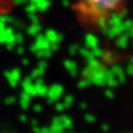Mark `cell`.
Wrapping results in <instances>:
<instances>
[{"instance_id": "cell-1", "label": "cell", "mask_w": 133, "mask_h": 133, "mask_svg": "<svg viewBox=\"0 0 133 133\" xmlns=\"http://www.w3.org/2000/svg\"><path fill=\"white\" fill-rule=\"evenodd\" d=\"M128 0H73L71 11L79 26L89 32H99L127 9Z\"/></svg>"}, {"instance_id": "cell-2", "label": "cell", "mask_w": 133, "mask_h": 133, "mask_svg": "<svg viewBox=\"0 0 133 133\" xmlns=\"http://www.w3.org/2000/svg\"><path fill=\"white\" fill-rule=\"evenodd\" d=\"M16 0H0V17L7 16L14 10Z\"/></svg>"}]
</instances>
